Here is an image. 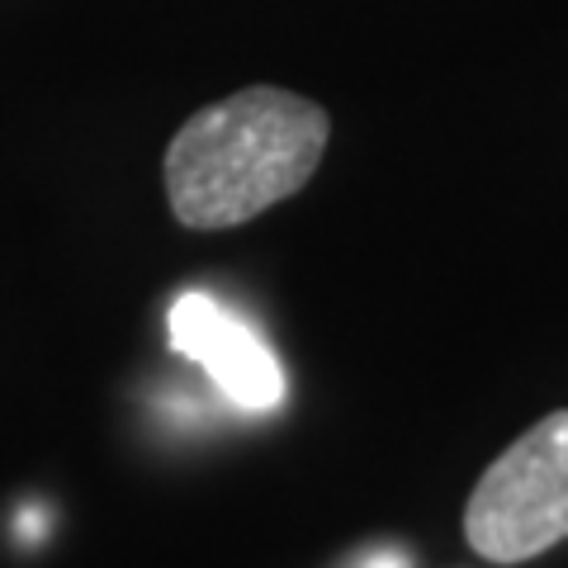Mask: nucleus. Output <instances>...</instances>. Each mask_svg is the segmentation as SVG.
I'll return each mask as SVG.
<instances>
[{
    "mask_svg": "<svg viewBox=\"0 0 568 568\" xmlns=\"http://www.w3.org/2000/svg\"><path fill=\"white\" fill-rule=\"evenodd\" d=\"M465 540L488 564H526L568 540V407L511 440L465 503Z\"/></svg>",
    "mask_w": 568,
    "mask_h": 568,
    "instance_id": "obj_2",
    "label": "nucleus"
},
{
    "mask_svg": "<svg viewBox=\"0 0 568 568\" xmlns=\"http://www.w3.org/2000/svg\"><path fill=\"white\" fill-rule=\"evenodd\" d=\"M361 568H403V559H398V555H388V549H384V555H369Z\"/></svg>",
    "mask_w": 568,
    "mask_h": 568,
    "instance_id": "obj_4",
    "label": "nucleus"
},
{
    "mask_svg": "<svg viewBox=\"0 0 568 568\" xmlns=\"http://www.w3.org/2000/svg\"><path fill=\"white\" fill-rule=\"evenodd\" d=\"M327 138L332 119L323 104L284 85H246L204 104L166 148L162 175L171 213L194 233L252 223L313 181Z\"/></svg>",
    "mask_w": 568,
    "mask_h": 568,
    "instance_id": "obj_1",
    "label": "nucleus"
},
{
    "mask_svg": "<svg viewBox=\"0 0 568 568\" xmlns=\"http://www.w3.org/2000/svg\"><path fill=\"white\" fill-rule=\"evenodd\" d=\"M171 346L200 361L209 379L246 413H265L284 398V369L261 336L227 317L209 294H181L171 304Z\"/></svg>",
    "mask_w": 568,
    "mask_h": 568,
    "instance_id": "obj_3",
    "label": "nucleus"
}]
</instances>
